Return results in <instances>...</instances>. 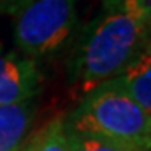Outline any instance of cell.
<instances>
[{"label":"cell","mask_w":151,"mask_h":151,"mask_svg":"<svg viewBox=\"0 0 151 151\" xmlns=\"http://www.w3.org/2000/svg\"><path fill=\"white\" fill-rule=\"evenodd\" d=\"M151 0H103V9L79 34L70 57V81L82 96L121 76L143 47Z\"/></svg>","instance_id":"obj_1"},{"label":"cell","mask_w":151,"mask_h":151,"mask_svg":"<svg viewBox=\"0 0 151 151\" xmlns=\"http://www.w3.org/2000/svg\"><path fill=\"white\" fill-rule=\"evenodd\" d=\"M64 121L76 129L96 133L133 151H151V116L114 79L84 94Z\"/></svg>","instance_id":"obj_2"},{"label":"cell","mask_w":151,"mask_h":151,"mask_svg":"<svg viewBox=\"0 0 151 151\" xmlns=\"http://www.w3.org/2000/svg\"><path fill=\"white\" fill-rule=\"evenodd\" d=\"M79 0H30L14 22V40L20 54L37 60L59 54L77 30Z\"/></svg>","instance_id":"obj_3"},{"label":"cell","mask_w":151,"mask_h":151,"mask_svg":"<svg viewBox=\"0 0 151 151\" xmlns=\"http://www.w3.org/2000/svg\"><path fill=\"white\" fill-rule=\"evenodd\" d=\"M40 84L37 60L19 52H0V106L32 101Z\"/></svg>","instance_id":"obj_4"},{"label":"cell","mask_w":151,"mask_h":151,"mask_svg":"<svg viewBox=\"0 0 151 151\" xmlns=\"http://www.w3.org/2000/svg\"><path fill=\"white\" fill-rule=\"evenodd\" d=\"M32 101L0 106V151H20L34 119Z\"/></svg>","instance_id":"obj_5"},{"label":"cell","mask_w":151,"mask_h":151,"mask_svg":"<svg viewBox=\"0 0 151 151\" xmlns=\"http://www.w3.org/2000/svg\"><path fill=\"white\" fill-rule=\"evenodd\" d=\"M114 81L151 116V55H136Z\"/></svg>","instance_id":"obj_6"},{"label":"cell","mask_w":151,"mask_h":151,"mask_svg":"<svg viewBox=\"0 0 151 151\" xmlns=\"http://www.w3.org/2000/svg\"><path fill=\"white\" fill-rule=\"evenodd\" d=\"M20 151H69L64 119L55 118L47 123L39 133L25 141Z\"/></svg>","instance_id":"obj_7"},{"label":"cell","mask_w":151,"mask_h":151,"mask_svg":"<svg viewBox=\"0 0 151 151\" xmlns=\"http://www.w3.org/2000/svg\"><path fill=\"white\" fill-rule=\"evenodd\" d=\"M65 136H67V143H69V151H133L126 146H121L114 141L99 136L91 131H82L76 129L69 124H65Z\"/></svg>","instance_id":"obj_8"},{"label":"cell","mask_w":151,"mask_h":151,"mask_svg":"<svg viewBox=\"0 0 151 151\" xmlns=\"http://www.w3.org/2000/svg\"><path fill=\"white\" fill-rule=\"evenodd\" d=\"M30 0H0V12H5L10 15H15L17 12L24 9Z\"/></svg>","instance_id":"obj_9"},{"label":"cell","mask_w":151,"mask_h":151,"mask_svg":"<svg viewBox=\"0 0 151 151\" xmlns=\"http://www.w3.org/2000/svg\"><path fill=\"white\" fill-rule=\"evenodd\" d=\"M138 55H151V14H150V20H148L145 42H143V47H141V50L138 52Z\"/></svg>","instance_id":"obj_10"}]
</instances>
